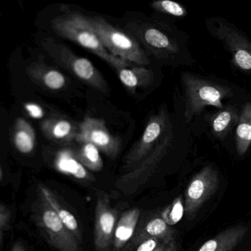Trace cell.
Returning <instances> with one entry per match:
<instances>
[{
	"instance_id": "obj_1",
	"label": "cell",
	"mask_w": 251,
	"mask_h": 251,
	"mask_svg": "<svg viewBox=\"0 0 251 251\" xmlns=\"http://www.w3.org/2000/svg\"><path fill=\"white\" fill-rule=\"evenodd\" d=\"M79 14L84 23L95 32L109 53L137 66L150 63L146 52L130 34L110 25L101 16Z\"/></svg>"
},
{
	"instance_id": "obj_2",
	"label": "cell",
	"mask_w": 251,
	"mask_h": 251,
	"mask_svg": "<svg viewBox=\"0 0 251 251\" xmlns=\"http://www.w3.org/2000/svg\"><path fill=\"white\" fill-rule=\"evenodd\" d=\"M181 80L185 98L184 119L187 123L207 106L222 109L223 100L233 96L229 87L189 72L181 73Z\"/></svg>"
},
{
	"instance_id": "obj_3",
	"label": "cell",
	"mask_w": 251,
	"mask_h": 251,
	"mask_svg": "<svg viewBox=\"0 0 251 251\" xmlns=\"http://www.w3.org/2000/svg\"><path fill=\"white\" fill-rule=\"evenodd\" d=\"M32 217L43 237L56 250L82 251L81 245L38 191L32 206Z\"/></svg>"
},
{
	"instance_id": "obj_4",
	"label": "cell",
	"mask_w": 251,
	"mask_h": 251,
	"mask_svg": "<svg viewBox=\"0 0 251 251\" xmlns=\"http://www.w3.org/2000/svg\"><path fill=\"white\" fill-rule=\"evenodd\" d=\"M55 26L60 35L88 49L116 70L133 64L109 53L95 32L84 23L79 13L61 18L56 22Z\"/></svg>"
},
{
	"instance_id": "obj_5",
	"label": "cell",
	"mask_w": 251,
	"mask_h": 251,
	"mask_svg": "<svg viewBox=\"0 0 251 251\" xmlns=\"http://www.w3.org/2000/svg\"><path fill=\"white\" fill-rule=\"evenodd\" d=\"M212 35L229 52L234 66L251 75V41L234 24L224 18H213L207 23Z\"/></svg>"
},
{
	"instance_id": "obj_6",
	"label": "cell",
	"mask_w": 251,
	"mask_h": 251,
	"mask_svg": "<svg viewBox=\"0 0 251 251\" xmlns=\"http://www.w3.org/2000/svg\"><path fill=\"white\" fill-rule=\"evenodd\" d=\"M174 139L171 126L159 144L144 159L118 179L116 183V188L125 195H131L146 184L154 173L160 162L169 153Z\"/></svg>"
},
{
	"instance_id": "obj_7",
	"label": "cell",
	"mask_w": 251,
	"mask_h": 251,
	"mask_svg": "<svg viewBox=\"0 0 251 251\" xmlns=\"http://www.w3.org/2000/svg\"><path fill=\"white\" fill-rule=\"evenodd\" d=\"M171 126L168 112L162 108L150 118L143 135L125 156L124 169L130 170L144 159L159 144Z\"/></svg>"
},
{
	"instance_id": "obj_8",
	"label": "cell",
	"mask_w": 251,
	"mask_h": 251,
	"mask_svg": "<svg viewBox=\"0 0 251 251\" xmlns=\"http://www.w3.org/2000/svg\"><path fill=\"white\" fill-rule=\"evenodd\" d=\"M218 170L207 165L193 176L187 186L184 195V214L189 220L194 219L201 208L219 188Z\"/></svg>"
},
{
	"instance_id": "obj_9",
	"label": "cell",
	"mask_w": 251,
	"mask_h": 251,
	"mask_svg": "<svg viewBox=\"0 0 251 251\" xmlns=\"http://www.w3.org/2000/svg\"><path fill=\"white\" fill-rule=\"evenodd\" d=\"M79 144L89 142L94 144L107 157L116 159L122 150L120 137L113 135L104 121L94 117H85L81 122L76 136Z\"/></svg>"
},
{
	"instance_id": "obj_10",
	"label": "cell",
	"mask_w": 251,
	"mask_h": 251,
	"mask_svg": "<svg viewBox=\"0 0 251 251\" xmlns=\"http://www.w3.org/2000/svg\"><path fill=\"white\" fill-rule=\"evenodd\" d=\"M108 195L97 194L94 224V246L96 251H110L117 224V212L110 204Z\"/></svg>"
},
{
	"instance_id": "obj_11",
	"label": "cell",
	"mask_w": 251,
	"mask_h": 251,
	"mask_svg": "<svg viewBox=\"0 0 251 251\" xmlns=\"http://www.w3.org/2000/svg\"><path fill=\"white\" fill-rule=\"evenodd\" d=\"M127 30L137 42H141L152 54L159 58H167L178 51V46L172 38L160 29L146 25L131 23L126 25Z\"/></svg>"
},
{
	"instance_id": "obj_12",
	"label": "cell",
	"mask_w": 251,
	"mask_h": 251,
	"mask_svg": "<svg viewBox=\"0 0 251 251\" xmlns=\"http://www.w3.org/2000/svg\"><path fill=\"white\" fill-rule=\"evenodd\" d=\"M37 191L43 196V197L47 200V203L54 209V212L58 215L62 222L72 233L75 239L77 240L78 243L82 245V229H81L80 225H79L76 218H75V215H73L60 201L57 195L47 186L44 185V184H39Z\"/></svg>"
},
{
	"instance_id": "obj_13",
	"label": "cell",
	"mask_w": 251,
	"mask_h": 251,
	"mask_svg": "<svg viewBox=\"0 0 251 251\" xmlns=\"http://www.w3.org/2000/svg\"><path fill=\"white\" fill-rule=\"evenodd\" d=\"M249 228L245 225L230 227L203 243L196 251H234L248 234Z\"/></svg>"
},
{
	"instance_id": "obj_14",
	"label": "cell",
	"mask_w": 251,
	"mask_h": 251,
	"mask_svg": "<svg viewBox=\"0 0 251 251\" xmlns=\"http://www.w3.org/2000/svg\"><path fill=\"white\" fill-rule=\"evenodd\" d=\"M176 231L168 225L162 218H153L141 227L133 237L132 244L140 245L149 239H157L163 243H171L175 240Z\"/></svg>"
},
{
	"instance_id": "obj_15",
	"label": "cell",
	"mask_w": 251,
	"mask_h": 251,
	"mask_svg": "<svg viewBox=\"0 0 251 251\" xmlns=\"http://www.w3.org/2000/svg\"><path fill=\"white\" fill-rule=\"evenodd\" d=\"M140 217L138 208L128 209L122 214L115 230L113 246L114 251H122L134 237Z\"/></svg>"
},
{
	"instance_id": "obj_16",
	"label": "cell",
	"mask_w": 251,
	"mask_h": 251,
	"mask_svg": "<svg viewBox=\"0 0 251 251\" xmlns=\"http://www.w3.org/2000/svg\"><path fill=\"white\" fill-rule=\"evenodd\" d=\"M240 112L232 106L224 107L211 118V127L214 135L220 139H224L238 123Z\"/></svg>"
},
{
	"instance_id": "obj_17",
	"label": "cell",
	"mask_w": 251,
	"mask_h": 251,
	"mask_svg": "<svg viewBox=\"0 0 251 251\" xmlns=\"http://www.w3.org/2000/svg\"><path fill=\"white\" fill-rule=\"evenodd\" d=\"M118 75L122 84L130 91H134L140 86L149 85L153 81L151 70L132 64L118 69Z\"/></svg>"
},
{
	"instance_id": "obj_18",
	"label": "cell",
	"mask_w": 251,
	"mask_h": 251,
	"mask_svg": "<svg viewBox=\"0 0 251 251\" xmlns=\"http://www.w3.org/2000/svg\"><path fill=\"white\" fill-rule=\"evenodd\" d=\"M236 129V148L237 154L244 156L251 144V103L243 106Z\"/></svg>"
},
{
	"instance_id": "obj_19",
	"label": "cell",
	"mask_w": 251,
	"mask_h": 251,
	"mask_svg": "<svg viewBox=\"0 0 251 251\" xmlns=\"http://www.w3.org/2000/svg\"><path fill=\"white\" fill-rule=\"evenodd\" d=\"M80 148L75 153L79 163L89 170L100 172L103 169V160L100 150L89 142L82 143Z\"/></svg>"
},
{
	"instance_id": "obj_20",
	"label": "cell",
	"mask_w": 251,
	"mask_h": 251,
	"mask_svg": "<svg viewBox=\"0 0 251 251\" xmlns=\"http://www.w3.org/2000/svg\"><path fill=\"white\" fill-rule=\"evenodd\" d=\"M57 166L63 172L74 175L79 179H89L86 169L79 163L75 157V153L70 152H63L59 156Z\"/></svg>"
},
{
	"instance_id": "obj_21",
	"label": "cell",
	"mask_w": 251,
	"mask_h": 251,
	"mask_svg": "<svg viewBox=\"0 0 251 251\" xmlns=\"http://www.w3.org/2000/svg\"><path fill=\"white\" fill-rule=\"evenodd\" d=\"M184 214V203L182 197L179 196L162 212L161 218L168 225L173 226L181 221Z\"/></svg>"
},
{
	"instance_id": "obj_22",
	"label": "cell",
	"mask_w": 251,
	"mask_h": 251,
	"mask_svg": "<svg viewBox=\"0 0 251 251\" xmlns=\"http://www.w3.org/2000/svg\"><path fill=\"white\" fill-rule=\"evenodd\" d=\"M152 7L161 13H167L176 17H184L187 15V11L184 6L179 3L170 0H160L153 1Z\"/></svg>"
},
{
	"instance_id": "obj_23",
	"label": "cell",
	"mask_w": 251,
	"mask_h": 251,
	"mask_svg": "<svg viewBox=\"0 0 251 251\" xmlns=\"http://www.w3.org/2000/svg\"><path fill=\"white\" fill-rule=\"evenodd\" d=\"M78 131H75L73 125L68 120L57 121L51 128V134L54 138L58 140L72 139L74 137L76 138Z\"/></svg>"
},
{
	"instance_id": "obj_24",
	"label": "cell",
	"mask_w": 251,
	"mask_h": 251,
	"mask_svg": "<svg viewBox=\"0 0 251 251\" xmlns=\"http://www.w3.org/2000/svg\"><path fill=\"white\" fill-rule=\"evenodd\" d=\"M44 83L47 87L51 89H60L66 84V78L57 71H49L44 76Z\"/></svg>"
},
{
	"instance_id": "obj_25",
	"label": "cell",
	"mask_w": 251,
	"mask_h": 251,
	"mask_svg": "<svg viewBox=\"0 0 251 251\" xmlns=\"http://www.w3.org/2000/svg\"><path fill=\"white\" fill-rule=\"evenodd\" d=\"M12 221L11 211L4 205H0V250L6 231L10 228Z\"/></svg>"
},
{
	"instance_id": "obj_26",
	"label": "cell",
	"mask_w": 251,
	"mask_h": 251,
	"mask_svg": "<svg viewBox=\"0 0 251 251\" xmlns=\"http://www.w3.org/2000/svg\"><path fill=\"white\" fill-rule=\"evenodd\" d=\"M16 147L22 153H29L33 148V139L26 131L18 133L15 139Z\"/></svg>"
},
{
	"instance_id": "obj_27",
	"label": "cell",
	"mask_w": 251,
	"mask_h": 251,
	"mask_svg": "<svg viewBox=\"0 0 251 251\" xmlns=\"http://www.w3.org/2000/svg\"><path fill=\"white\" fill-rule=\"evenodd\" d=\"M162 242L157 239H149L140 243L136 251H152L154 250Z\"/></svg>"
},
{
	"instance_id": "obj_28",
	"label": "cell",
	"mask_w": 251,
	"mask_h": 251,
	"mask_svg": "<svg viewBox=\"0 0 251 251\" xmlns=\"http://www.w3.org/2000/svg\"><path fill=\"white\" fill-rule=\"evenodd\" d=\"M26 109L29 112V114L35 119H39L44 115L42 109L41 107L35 104H27L26 106Z\"/></svg>"
},
{
	"instance_id": "obj_29",
	"label": "cell",
	"mask_w": 251,
	"mask_h": 251,
	"mask_svg": "<svg viewBox=\"0 0 251 251\" xmlns=\"http://www.w3.org/2000/svg\"><path fill=\"white\" fill-rule=\"evenodd\" d=\"M165 251H178V246L176 240H173L171 243H168Z\"/></svg>"
},
{
	"instance_id": "obj_30",
	"label": "cell",
	"mask_w": 251,
	"mask_h": 251,
	"mask_svg": "<svg viewBox=\"0 0 251 251\" xmlns=\"http://www.w3.org/2000/svg\"><path fill=\"white\" fill-rule=\"evenodd\" d=\"M11 251H26V250L23 243L21 242H16L12 247Z\"/></svg>"
},
{
	"instance_id": "obj_31",
	"label": "cell",
	"mask_w": 251,
	"mask_h": 251,
	"mask_svg": "<svg viewBox=\"0 0 251 251\" xmlns=\"http://www.w3.org/2000/svg\"><path fill=\"white\" fill-rule=\"evenodd\" d=\"M168 244H167V243H163V242H162V243H161L160 244H159V246L154 249V250L152 251H165V249H166L167 246H168Z\"/></svg>"
}]
</instances>
